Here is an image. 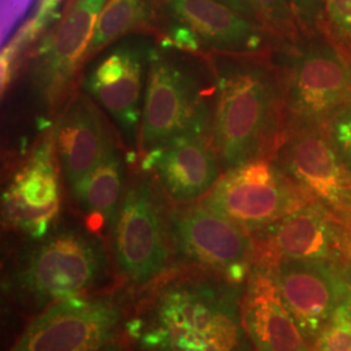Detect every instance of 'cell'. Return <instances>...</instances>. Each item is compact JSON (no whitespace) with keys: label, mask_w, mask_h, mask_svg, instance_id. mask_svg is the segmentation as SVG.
<instances>
[{"label":"cell","mask_w":351,"mask_h":351,"mask_svg":"<svg viewBox=\"0 0 351 351\" xmlns=\"http://www.w3.org/2000/svg\"><path fill=\"white\" fill-rule=\"evenodd\" d=\"M343 307H345V311L348 314V317L351 322V280H350V288H349V293L346 295V300L343 302Z\"/></svg>","instance_id":"30"},{"label":"cell","mask_w":351,"mask_h":351,"mask_svg":"<svg viewBox=\"0 0 351 351\" xmlns=\"http://www.w3.org/2000/svg\"><path fill=\"white\" fill-rule=\"evenodd\" d=\"M171 239L189 267L241 285L254 265L252 234L202 203L182 204L168 215Z\"/></svg>","instance_id":"8"},{"label":"cell","mask_w":351,"mask_h":351,"mask_svg":"<svg viewBox=\"0 0 351 351\" xmlns=\"http://www.w3.org/2000/svg\"><path fill=\"white\" fill-rule=\"evenodd\" d=\"M247 337L258 351H315L282 301L269 271L252 265L241 302Z\"/></svg>","instance_id":"18"},{"label":"cell","mask_w":351,"mask_h":351,"mask_svg":"<svg viewBox=\"0 0 351 351\" xmlns=\"http://www.w3.org/2000/svg\"><path fill=\"white\" fill-rule=\"evenodd\" d=\"M268 271L303 336L314 346L320 332L346 300L351 262L291 261Z\"/></svg>","instance_id":"12"},{"label":"cell","mask_w":351,"mask_h":351,"mask_svg":"<svg viewBox=\"0 0 351 351\" xmlns=\"http://www.w3.org/2000/svg\"><path fill=\"white\" fill-rule=\"evenodd\" d=\"M320 34L351 62V0H324Z\"/></svg>","instance_id":"23"},{"label":"cell","mask_w":351,"mask_h":351,"mask_svg":"<svg viewBox=\"0 0 351 351\" xmlns=\"http://www.w3.org/2000/svg\"><path fill=\"white\" fill-rule=\"evenodd\" d=\"M256 21L280 42L281 46L295 45L306 37L289 0H246Z\"/></svg>","instance_id":"22"},{"label":"cell","mask_w":351,"mask_h":351,"mask_svg":"<svg viewBox=\"0 0 351 351\" xmlns=\"http://www.w3.org/2000/svg\"><path fill=\"white\" fill-rule=\"evenodd\" d=\"M124 164L113 142L98 165L71 186L72 195L85 215L88 229L98 233L112 229L121 204Z\"/></svg>","instance_id":"20"},{"label":"cell","mask_w":351,"mask_h":351,"mask_svg":"<svg viewBox=\"0 0 351 351\" xmlns=\"http://www.w3.org/2000/svg\"><path fill=\"white\" fill-rule=\"evenodd\" d=\"M139 132L145 154L172 139L208 133L213 113L206 90L189 68L159 50H151Z\"/></svg>","instance_id":"6"},{"label":"cell","mask_w":351,"mask_h":351,"mask_svg":"<svg viewBox=\"0 0 351 351\" xmlns=\"http://www.w3.org/2000/svg\"><path fill=\"white\" fill-rule=\"evenodd\" d=\"M315 351H351V322L343 303L320 332L314 343Z\"/></svg>","instance_id":"24"},{"label":"cell","mask_w":351,"mask_h":351,"mask_svg":"<svg viewBox=\"0 0 351 351\" xmlns=\"http://www.w3.org/2000/svg\"><path fill=\"white\" fill-rule=\"evenodd\" d=\"M141 168L154 173L176 204L201 201L223 171L211 133L185 134L147 151Z\"/></svg>","instance_id":"16"},{"label":"cell","mask_w":351,"mask_h":351,"mask_svg":"<svg viewBox=\"0 0 351 351\" xmlns=\"http://www.w3.org/2000/svg\"><path fill=\"white\" fill-rule=\"evenodd\" d=\"M201 43L199 38L194 34L191 29L176 21L169 27L165 40L167 47H177L189 52H198L201 50Z\"/></svg>","instance_id":"27"},{"label":"cell","mask_w":351,"mask_h":351,"mask_svg":"<svg viewBox=\"0 0 351 351\" xmlns=\"http://www.w3.org/2000/svg\"><path fill=\"white\" fill-rule=\"evenodd\" d=\"M215 59L216 101L211 138L223 171L272 159L285 130L276 64L263 55L220 53Z\"/></svg>","instance_id":"2"},{"label":"cell","mask_w":351,"mask_h":351,"mask_svg":"<svg viewBox=\"0 0 351 351\" xmlns=\"http://www.w3.org/2000/svg\"><path fill=\"white\" fill-rule=\"evenodd\" d=\"M276 64L285 106V129L326 125L351 101V62L324 36L281 46Z\"/></svg>","instance_id":"4"},{"label":"cell","mask_w":351,"mask_h":351,"mask_svg":"<svg viewBox=\"0 0 351 351\" xmlns=\"http://www.w3.org/2000/svg\"><path fill=\"white\" fill-rule=\"evenodd\" d=\"M150 0H107L88 43L86 62L120 38L152 25Z\"/></svg>","instance_id":"21"},{"label":"cell","mask_w":351,"mask_h":351,"mask_svg":"<svg viewBox=\"0 0 351 351\" xmlns=\"http://www.w3.org/2000/svg\"><path fill=\"white\" fill-rule=\"evenodd\" d=\"M53 132L13 173L1 197L4 224L29 239L50 234L60 211V182Z\"/></svg>","instance_id":"14"},{"label":"cell","mask_w":351,"mask_h":351,"mask_svg":"<svg viewBox=\"0 0 351 351\" xmlns=\"http://www.w3.org/2000/svg\"><path fill=\"white\" fill-rule=\"evenodd\" d=\"M217 1H220V3L226 4L228 7H230V8L236 10V11H239V13H242V14L250 17L252 20H256V19H255V14H254V11L251 10V7L246 0H217Z\"/></svg>","instance_id":"28"},{"label":"cell","mask_w":351,"mask_h":351,"mask_svg":"<svg viewBox=\"0 0 351 351\" xmlns=\"http://www.w3.org/2000/svg\"><path fill=\"white\" fill-rule=\"evenodd\" d=\"M274 160L314 201L351 226V176L326 125L287 128Z\"/></svg>","instance_id":"11"},{"label":"cell","mask_w":351,"mask_h":351,"mask_svg":"<svg viewBox=\"0 0 351 351\" xmlns=\"http://www.w3.org/2000/svg\"><path fill=\"white\" fill-rule=\"evenodd\" d=\"M107 0H75L58 26L40 40L30 66V82L47 107H59L86 63L88 43Z\"/></svg>","instance_id":"13"},{"label":"cell","mask_w":351,"mask_h":351,"mask_svg":"<svg viewBox=\"0 0 351 351\" xmlns=\"http://www.w3.org/2000/svg\"><path fill=\"white\" fill-rule=\"evenodd\" d=\"M97 351H128L125 345L123 342H120L119 339H113L112 342L104 345L99 350Z\"/></svg>","instance_id":"29"},{"label":"cell","mask_w":351,"mask_h":351,"mask_svg":"<svg viewBox=\"0 0 351 351\" xmlns=\"http://www.w3.org/2000/svg\"><path fill=\"white\" fill-rule=\"evenodd\" d=\"M101 242L75 228L40 239L13 265L4 291L26 315L37 316L58 302L93 295L110 278Z\"/></svg>","instance_id":"3"},{"label":"cell","mask_w":351,"mask_h":351,"mask_svg":"<svg viewBox=\"0 0 351 351\" xmlns=\"http://www.w3.org/2000/svg\"><path fill=\"white\" fill-rule=\"evenodd\" d=\"M326 128L351 176V101L329 119Z\"/></svg>","instance_id":"25"},{"label":"cell","mask_w":351,"mask_h":351,"mask_svg":"<svg viewBox=\"0 0 351 351\" xmlns=\"http://www.w3.org/2000/svg\"><path fill=\"white\" fill-rule=\"evenodd\" d=\"M239 284L195 269L160 282L126 335L143 351H246Z\"/></svg>","instance_id":"1"},{"label":"cell","mask_w":351,"mask_h":351,"mask_svg":"<svg viewBox=\"0 0 351 351\" xmlns=\"http://www.w3.org/2000/svg\"><path fill=\"white\" fill-rule=\"evenodd\" d=\"M311 201V195L272 158L224 171L198 202L252 234Z\"/></svg>","instance_id":"7"},{"label":"cell","mask_w":351,"mask_h":351,"mask_svg":"<svg viewBox=\"0 0 351 351\" xmlns=\"http://www.w3.org/2000/svg\"><path fill=\"white\" fill-rule=\"evenodd\" d=\"M172 20L219 53L264 55L275 38L256 20L217 0H163Z\"/></svg>","instance_id":"17"},{"label":"cell","mask_w":351,"mask_h":351,"mask_svg":"<svg viewBox=\"0 0 351 351\" xmlns=\"http://www.w3.org/2000/svg\"><path fill=\"white\" fill-rule=\"evenodd\" d=\"M150 53L143 42H123L101 58L85 81L91 99L111 114L130 143L136 142L141 129L143 81Z\"/></svg>","instance_id":"15"},{"label":"cell","mask_w":351,"mask_h":351,"mask_svg":"<svg viewBox=\"0 0 351 351\" xmlns=\"http://www.w3.org/2000/svg\"><path fill=\"white\" fill-rule=\"evenodd\" d=\"M53 143L60 169L71 188L98 165L113 139L97 103L85 94H78L62 113L53 130Z\"/></svg>","instance_id":"19"},{"label":"cell","mask_w":351,"mask_h":351,"mask_svg":"<svg viewBox=\"0 0 351 351\" xmlns=\"http://www.w3.org/2000/svg\"><path fill=\"white\" fill-rule=\"evenodd\" d=\"M300 24L302 33L308 36L320 34L324 0H289Z\"/></svg>","instance_id":"26"},{"label":"cell","mask_w":351,"mask_h":351,"mask_svg":"<svg viewBox=\"0 0 351 351\" xmlns=\"http://www.w3.org/2000/svg\"><path fill=\"white\" fill-rule=\"evenodd\" d=\"M113 261L130 288L143 289L168 275L171 264L169 221L146 178L125 190L111 229Z\"/></svg>","instance_id":"5"},{"label":"cell","mask_w":351,"mask_h":351,"mask_svg":"<svg viewBox=\"0 0 351 351\" xmlns=\"http://www.w3.org/2000/svg\"><path fill=\"white\" fill-rule=\"evenodd\" d=\"M254 265L274 268L291 261H351V226L317 201L252 233Z\"/></svg>","instance_id":"10"},{"label":"cell","mask_w":351,"mask_h":351,"mask_svg":"<svg viewBox=\"0 0 351 351\" xmlns=\"http://www.w3.org/2000/svg\"><path fill=\"white\" fill-rule=\"evenodd\" d=\"M124 307L110 294L58 302L34 316L10 351H97L117 339Z\"/></svg>","instance_id":"9"}]
</instances>
